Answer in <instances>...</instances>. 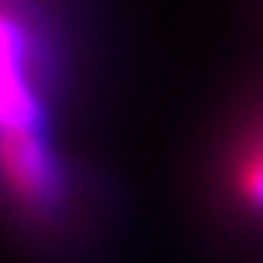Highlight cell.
Segmentation results:
<instances>
[{
	"instance_id": "cell-1",
	"label": "cell",
	"mask_w": 263,
	"mask_h": 263,
	"mask_svg": "<svg viewBox=\"0 0 263 263\" xmlns=\"http://www.w3.org/2000/svg\"><path fill=\"white\" fill-rule=\"evenodd\" d=\"M0 185L14 209L31 219H48L62 212L68 175L41 127L0 134Z\"/></svg>"
},
{
	"instance_id": "cell-2",
	"label": "cell",
	"mask_w": 263,
	"mask_h": 263,
	"mask_svg": "<svg viewBox=\"0 0 263 263\" xmlns=\"http://www.w3.org/2000/svg\"><path fill=\"white\" fill-rule=\"evenodd\" d=\"M45 123V99L38 89V62L28 24L0 7V134Z\"/></svg>"
},
{
	"instance_id": "cell-3",
	"label": "cell",
	"mask_w": 263,
	"mask_h": 263,
	"mask_svg": "<svg viewBox=\"0 0 263 263\" xmlns=\"http://www.w3.org/2000/svg\"><path fill=\"white\" fill-rule=\"evenodd\" d=\"M233 192L250 212L263 215V123L256 127V134H250V140L236 154Z\"/></svg>"
}]
</instances>
